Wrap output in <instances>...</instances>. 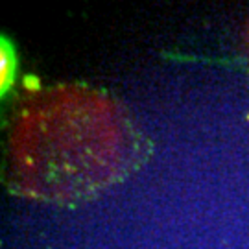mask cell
I'll return each mask as SVG.
<instances>
[{
	"instance_id": "6da1fadb",
	"label": "cell",
	"mask_w": 249,
	"mask_h": 249,
	"mask_svg": "<svg viewBox=\"0 0 249 249\" xmlns=\"http://www.w3.org/2000/svg\"><path fill=\"white\" fill-rule=\"evenodd\" d=\"M13 55H11V48L6 45V41H2V90H6L11 78H13Z\"/></svg>"
}]
</instances>
